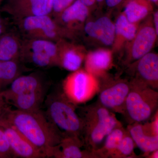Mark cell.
Instances as JSON below:
<instances>
[{
  "mask_svg": "<svg viewBox=\"0 0 158 158\" xmlns=\"http://www.w3.org/2000/svg\"><path fill=\"white\" fill-rule=\"evenodd\" d=\"M153 6L149 0H128L122 13L130 22L139 24L153 14Z\"/></svg>",
  "mask_w": 158,
  "mask_h": 158,
  "instance_id": "603a6c76",
  "label": "cell"
},
{
  "mask_svg": "<svg viewBox=\"0 0 158 158\" xmlns=\"http://www.w3.org/2000/svg\"><path fill=\"white\" fill-rule=\"evenodd\" d=\"M19 61L41 68L58 66L56 44L45 40L22 38Z\"/></svg>",
  "mask_w": 158,
  "mask_h": 158,
  "instance_id": "52a82bcc",
  "label": "cell"
},
{
  "mask_svg": "<svg viewBox=\"0 0 158 158\" xmlns=\"http://www.w3.org/2000/svg\"><path fill=\"white\" fill-rule=\"evenodd\" d=\"M46 91V87L39 90L12 97L6 101V102L21 111H38L40 110V107L44 101Z\"/></svg>",
  "mask_w": 158,
  "mask_h": 158,
  "instance_id": "ffe728a7",
  "label": "cell"
},
{
  "mask_svg": "<svg viewBox=\"0 0 158 158\" xmlns=\"http://www.w3.org/2000/svg\"><path fill=\"white\" fill-rule=\"evenodd\" d=\"M139 24L130 22L122 12L115 23V37L112 46L113 53L126 47L134 38Z\"/></svg>",
  "mask_w": 158,
  "mask_h": 158,
  "instance_id": "d6986e66",
  "label": "cell"
},
{
  "mask_svg": "<svg viewBox=\"0 0 158 158\" xmlns=\"http://www.w3.org/2000/svg\"><path fill=\"white\" fill-rule=\"evenodd\" d=\"M146 158H158V149L150 153L148 155L146 156Z\"/></svg>",
  "mask_w": 158,
  "mask_h": 158,
  "instance_id": "836d02e7",
  "label": "cell"
},
{
  "mask_svg": "<svg viewBox=\"0 0 158 158\" xmlns=\"http://www.w3.org/2000/svg\"><path fill=\"white\" fill-rule=\"evenodd\" d=\"M90 10L80 0H76L60 14L53 18L66 33L69 39H73L82 31Z\"/></svg>",
  "mask_w": 158,
  "mask_h": 158,
  "instance_id": "30bf717a",
  "label": "cell"
},
{
  "mask_svg": "<svg viewBox=\"0 0 158 158\" xmlns=\"http://www.w3.org/2000/svg\"><path fill=\"white\" fill-rule=\"evenodd\" d=\"M77 111L83 123L84 147L93 152L100 147V145L112 130L123 125L115 113L97 102L78 106Z\"/></svg>",
  "mask_w": 158,
  "mask_h": 158,
  "instance_id": "7a4b0ae2",
  "label": "cell"
},
{
  "mask_svg": "<svg viewBox=\"0 0 158 158\" xmlns=\"http://www.w3.org/2000/svg\"><path fill=\"white\" fill-rule=\"evenodd\" d=\"M46 87L42 77L38 74L32 73L18 77L10 84L8 89L1 91L0 95L6 102L12 97L39 90Z\"/></svg>",
  "mask_w": 158,
  "mask_h": 158,
  "instance_id": "e0dca14e",
  "label": "cell"
},
{
  "mask_svg": "<svg viewBox=\"0 0 158 158\" xmlns=\"http://www.w3.org/2000/svg\"><path fill=\"white\" fill-rule=\"evenodd\" d=\"M45 100V114L49 120L66 135L82 141L83 123L77 105L69 101L62 90L52 92Z\"/></svg>",
  "mask_w": 158,
  "mask_h": 158,
  "instance_id": "3957f363",
  "label": "cell"
},
{
  "mask_svg": "<svg viewBox=\"0 0 158 158\" xmlns=\"http://www.w3.org/2000/svg\"><path fill=\"white\" fill-rule=\"evenodd\" d=\"M131 79L158 90V55L151 52L125 67Z\"/></svg>",
  "mask_w": 158,
  "mask_h": 158,
  "instance_id": "7c38bea8",
  "label": "cell"
},
{
  "mask_svg": "<svg viewBox=\"0 0 158 158\" xmlns=\"http://www.w3.org/2000/svg\"><path fill=\"white\" fill-rule=\"evenodd\" d=\"M115 23L107 16L87 21L83 31L91 39L105 46L112 47L115 37Z\"/></svg>",
  "mask_w": 158,
  "mask_h": 158,
  "instance_id": "9a60e30c",
  "label": "cell"
},
{
  "mask_svg": "<svg viewBox=\"0 0 158 158\" xmlns=\"http://www.w3.org/2000/svg\"><path fill=\"white\" fill-rule=\"evenodd\" d=\"M15 157L45 158V156L14 127L0 121Z\"/></svg>",
  "mask_w": 158,
  "mask_h": 158,
  "instance_id": "5bb4252c",
  "label": "cell"
},
{
  "mask_svg": "<svg viewBox=\"0 0 158 158\" xmlns=\"http://www.w3.org/2000/svg\"><path fill=\"white\" fill-rule=\"evenodd\" d=\"M1 1H2V0H0V2H1Z\"/></svg>",
  "mask_w": 158,
  "mask_h": 158,
  "instance_id": "8d00e7d4",
  "label": "cell"
},
{
  "mask_svg": "<svg viewBox=\"0 0 158 158\" xmlns=\"http://www.w3.org/2000/svg\"><path fill=\"white\" fill-rule=\"evenodd\" d=\"M9 23L8 20L0 15V34L9 31Z\"/></svg>",
  "mask_w": 158,
  "mask_h": 158,
  "instance_id": "f546056e",
  "label": "cell"
},
{
  "mask_svg": "<svg viewBox=\"0 0 158 158\" xmlns=\"http://www.w3.org/2000/svg\"><path fill=\"white\" fill-rule=\"evenodd\" d=\"M150 2H151L153 5L158 6V0H149Z\"/></svg>",
  "mask_w": 158,
  "mask_h": 158,
  "instance_id": "e575fe53",
  "label": "cell"
},
{
  "mask_svg": "<svg viewBox=\"0 0 158 158\" xmlns=\"http://www.w3.org/2000/svg\"><path fill=\"white\" fill-rule=\"evenodd\" d=\"M0 121L18 131L45 156L54 157L65 135L48 118L41 110L26 112L7 106Z\"/></svg>",
  "mask_w": 158,
  "mask_h": 158,
  "instance_id": "6da1fadb",
  "label": "cell"
},
{
  "mask_svg": "<svg viewBox=\"0 0 158 158\" xmlns=\"http://www.w3.org/2000/svg\"><path fill=\"white\" fill-rule=\"evenodd\" d=\"M0 92H1V91H0ZM2 99H3L2 98V97H1V95H0V100Z\"/></svg>",
  "mask_w": 158,
  "mask_h": 158,
  "instance_id": "d590c367",
  "label": "cell"
},
{
  "mask_svg": "<svg viewBox=\"0 0 158 158\" xmlns=\"http://www.w3.org/2000/svg\"><path fill=\"white\" fill-rule=\"evenodd\" d=\"M97 79L98 82L97 102L113 113L123 115L131 87L130 80L112 77L108 73Z\"/></svg>",
  "mask_w": 158,
  "mask_h": 158,
  "instance_id": "5b68a950",
  "label": "cell"
},
{
  "mask_svg": "<svg viewBox=\"0 0 158 158\" xmlns=\"http://www.w3.org/2000/svg\"><path fill=\"white\" fill-rule=\"evenodd\" d=\"M126 129L136 146L143 152L142 157L145 158L150 153L158 149V136L153 134L144 123L128 124Z\"/></svg>",
  "mask_w": 158,
  "mask_h": 158,
  "instance_id": "ac0fdd59",
  "label": "cell"
},
{
  "mask_svg": "<svg viewBox=\"0 0 158 158\" xmlns=\"http://www.w3.org/2000/svg\"><path fill=\"white\" fill-rule=\"evenodd\" d=\"M76 0H54L51 16L53 18L60 14Z\"/></svg>",
  "mask_w": 158,
  "mask_h": 158,
  "instance_id": "83f0119b",
  "label": "cell"
},
{
  "mask_svg": "<svg viewBox=\"0 0 158 158\" xmlns=\"http://www.w3.org/2000/svg\"><path fill=\"white\" fill-rule=\"evenodd\" d=\"M135 143L126 129V131L120 144L111 158H137L140 156L137 155L134 152Z\"/></svg>",
  "mask_w": 158,
  "mask_h": 158,
  "instance_id": "484cf974",
  "label": "cell"
},
{
  "mask_svg": "<svg viewBox=\"0 0 158 158\" xmlns=\"http://www.w3.org/2000/svg\"><path fill=\"white\" fill-rule=\"evenodd\" d=\"M152 15L139 24L134 38L126 46V54L123 61L125 68L151 52L155 45L158 35L155 30Z\"/></svg>",
  "mask_w": 158,
  "mask_h": 158,
  "instance_id": "9c48e42d",
  "label": "cell"
},
{
  "mask_svg": "<svg viewBox=\"0 0 158 158\" xmlns=\"http://www.w3.org/2000/svg\"><path fill=\"white\" fill-rule=\"evenodd\" d=\"M81 139L68 135L62 138L59 144V149L54 158H96L92 152L85 149Z\"/></svg>",
  "mask_w": 158,
  "mask_h": 158,
  "instance_id": "44dd1931",
  "label": "cell"
},
{
  "mask_svg": "<svg viewBox=\"0 0 158 158\" xmlns=\"http://www.w3.org/2000/svg\"><path fill=\"white\" fill-rule=\"evenodd\" d=\"M81 2L90 10H93L98 7L96 0H80Z\"/></svg>",
  "mask_w": 158,
  "mask_h": 158,
  "instance_id": "4dcf8cb0",
  "label": "cell"
},
{
  "mask_svg": "<svg viewBox=\"0 0 158 158\" xmlns=\"http://www.w3.org/2000/svg\"><path fill=\"white\" fill-rule=\"evenodd\" d=\"M14 23L23 38L45 40L55 42L61 39H69L51 15L31 16Z\"/></svg>",
  "mask_w": 158,
  "mask_h": 158,
  "instance_id": "8992f818",
  "label": "cell"
},
{
  "mask_svg": "<svg viewBox=\"0 0 158 158\" xmlns=\"http://www.w3.org/2000/svg\"><path fill=\"white\" fill-rule=\"evenodd\" d=\"M126 131L123 125L112 130L105 138L103 145L93 153L96 158H111L116 151Z\"/></svg>",
  "mask_w": 158,
  "mask_h": 158,
  "instance_id": "cb8c5ba5",
  "label": "cell"
},
{
  "mask_svg": "<svg viewBox=\"0 0 158 158\" xmlns=\"http://www.w3.org/2000/svg\"><path fill=\"white\" fill-rule=\"evenodd\" d=\"M130 82L123 116L128 124L148 121L158 110V90L135 79Z\"/></svg>",
  "mask_w": 158,
  "mask_h": 158,
  "instance_id": "277c9868",
  "label": "cell"
},
{
  "mask_svg": "<svg viewBox=\"0 0 158 158\" xmlns=\"http://www.w3.org/2000/svg\"><path fill=\"white\" fill-rule=\"evenodd\" d=\"M67 40L61 39L56 42L58 66L72 72L81 69L87 53L83 46Z\"/></svg>",
  "mask_w": 158,
  "mask_h": 158,
  "instance_id": "4fadbf2b",
  "label": "cell"
},
{
  "mask_svg": "<svg viewBox=\"0 0 158 158\" xmlns=\"http://www.w3.org/2000/svg\"><path fill=\"white\" fill-rule=\"evenodd\" d=\"M22 38L18 32L8 31L0 34V60H19Z\"/></svg>",
  "mask_w": 158,
  "mask_h": 158,
  "instance_id": "7402d4cb",
  "label": "cell"
},
{
  "mask_svg": "<svg viewBox=\"0 0 158 158\" xmlns=\"http://www.w3.org/2000/svg\"><path fill=\"white\" fill-rule=\"evenodd\" d=\"M62 89L68 99L78 106L87 102L98 93V80L81 68L72 72L64 79Z\"/></svg>",
  "mask_w": 158,
  "mask_h": 158,
  "instance_id": "ba28073f",
  "label": "cell"
},
{
  "mask_svg": "<svg viewBox=\"0 0 158 158\" xmlns=\"http://www.w3.org/2000/svg\"><path fill=\"white\" fill-rule=\"evenodd\" d=\"M25 69L19 60H0V91L21 75Z\"/></svg>",
  "mask_w": 158,
  "mask_h": 158,
  "instance_id": "d4e9b609",
  "label": "cell"
},
{
  "mask_svg": "<svg viewBox=\"0 0 158 158\" xmlns=\"http://www.w3.org/2000/svg\"><path fill=\"white\" fill-rule=\"evenodd\" d=\"M7 104L6 103L5 101L3 99L0 100V120L2 118L3 112L5 110V108L7 106Z\"/></svg>",
  "mask_w": 158,
  "mask_h": 158,
  "instance_id": "d6a6232c",
  "label": "cell"
},
{
  "mask_svg": "<svg viewBox=\"0 0 158 158\" xmlns=\"http://www.w3.org/2000/svg\"><path fill=\"white\" fill-rule=\"evenodd\" d=\"M153 23L157 35H158V11L156 10L154 12L152 15Z\"/></svg>",
  "mask_w": 158,
  "mask_h": 158,
  "instance_id": "1f68e13d",
  "label": "cell"
},
{
  "mask_svg": "<svg viewBox=\"0 0 158 158\" xmlns=\"http://www.w3.org/2000/svg\"><path fill=\"white\" fill-rule=\"evenodd\" d=\"M128 0H105V5L110 9H118L123 7Z\"/></svg>",
  "mask_w": 158,
  "mask_h": 158,
  "instance_id": "f1b7e54d",
  "label": "cell"
},
{
  "mask_svg": "<svg viewBox=\"0 0 158 158\" xmlns=\"http://www.w3.org/2000/svg\"><path fill=\"white\" fill-rule=\"evenodd\" d=\"M113 52L105 48L87 53L85 60V70L96 78L106 74L113 66Z\"/></svg>",
  "mask_w": 158,
  "mask_h": 158,
  "instance_id": "2e32d148",
  "label": "cell"
},
{
  "mask_svg": "<svg viewBox=\"0 0 158 158\" xmlns=\"http://www.w3.org/2000/svg\"><path fill=\"white\" fill-rule=\"evenodd\" d=\"M15 157L4 130L0 127V158Z\"/></svg>",
  "mask_w": 158,
  "mask_h": 158,
  "instance_id": "4316f807",
  "label": "cell"
},
{
  "mask_svg": "<svg viewBox=\"0 0 158 158\" xmlns=\"http://www.w3.org/2000/svg\"><path fill=\"white\" fill-rule=\"evenodd\" d=\"M54 0H7L1 11L11 16L14 22L37 15H51Z\"/></svg>",
  "mask_w": 158,
  "mask_h": 158,
  "instance_id": "8fae6325",
  "label": "cell"
}]
</instances>
